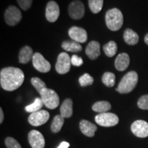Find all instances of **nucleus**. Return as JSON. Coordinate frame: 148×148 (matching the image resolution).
I'll list each match as a JSON object with an SVG mask.
<instances>
[{"mask_svg":"<svg viewBox=\"0 0 148 148\" xmlns=\"http://www.w3.org/2000/svg\"><path fill=\"white\" fill-rule=\"evenodd\" d=\"M95 121L98 125L103 127H112L118 124L119 117L112 112L99 113L95 116Z\"/></svg>","mask_w":148,"mask_h":148,"instance_id":"nucleus-5","label":"nucleus"},{"mask_svg":"<svg viewBox=\"0 0 148 148\" xmlns=\"http://www.w3.org/2000/svg\"><path fill=\"white\" fill-rule=\"evenodd\" d=\"M59 15H60V8L58 3L54 1H49L45 9V17L47 21L53 23L58 20Z\"/></svg>","mask_w":148,"mask_h":148,"instance_id":"nucleus-12","label":"nucleus"},{"mask_svg":"<svg viewBox=\"0 0 148 148\" xmlns=\"http://www.w3.org/2000/svg\"><path fill=\"white\" fill-rule=\"evenodd\" d=\"M111 108V105L108 101H97L92 106V110L99 113H104L108 112Z\"/></svg>","mask_w":148,"mask_h":148,"instance_id":"nucleus-22","label":"nucleus"},{"mask_svg":"<svg viewBox=\"0 0 148 148\" xmlns=\"http://www.w3.org/2000/svg\"><path fill=\"white\" fill-rule=\"evenodd\" d=\"M62 47L65 51L70 52H79L82 49L80 44L74 40H64L62 42Z\"/></svg>","mask_w":148,"mask_h":148,"instance_id":"nucleus-21","label":"nucleus"},{"mask_svg":"<svg viewBox=\"0 0 148 148\" xmlns=\"http://www.w3.org/2000/svg\"><path fill=\"white\" fill-rule=\"evenodd\" d=\"M138 108L143 110H148V95L141 96L138 100Z\"/></svg>","mask_w":148,"mask_h":148,"instance_id":"nucleus-31","label":"nucleus"},{"mask_svg":"<svg viewBox=\"0 0 148 148\" xmlns=\"http://www.w3.org/2000/svg\"><path fill=\"white\" fill-rule=\"evenodd\" d=\"M86 54L90 60H95L100 55V44L95 40H92L86 48Z\"/></svg>","mask_w":148,"mask_h":148,"instance_id":"nucleus-15","label":"nucleus"},{"mask_svg":"<svg viewBox=\"0 0 148 148\" xmlns=\"http://www.w3.org/2000/svg\"><path fill=\"white\" fill-rule=\"evenodd\" d=\"M32 64L37 71L41 73H47L50 71L51 64L44 58L41 53L36 52L32 58Z\"/></svg>","mask_w":148,"mask_h":148,"instance_id":"nucleus-9","label":"nucleus"},{"mask_svg":"<svg viewBox=\"0 0 148 148\" xmlns=\"http://www.w3.org/2000/svg\"><path fill=\"white\" fill-rule=\"evenodd\" d=\"M70 144L66 141H62L57 148H68L69 147Z\"/></svg>","mask_w":148,"mask_h":148,"instance_id":"nucleus-34","label":"nucleus"},{"mask_svg":"<svg viewBox=\"0 0 148 148\" xmlns=\"http://www.w3.org/2000/svg\"><path fill=\"white\" fill-rule=\"evenodd\" d=\"M28 141L32 148H44L45 145L43 135L36 130H32L29 132Z\"/></svg>","mask_w":148,"mask_h":148,"instance_id":"nucleus-13","label":"nucleus"},{"mask_svg":"<svg viewBox=\"0 0 148 148\" xmlns=\"http://www.w3.org/2000/svg\"><path fill=\"white\" fill-rule=\"evenodd\" d=\"M105 21L109 29L112 31H117L123 25V14L121 10L118 8L110 9L106 12Z\"/></svg>","mask_w":148,"mask_h":148,"instance_id":"nucleus-2","label":"nucleus"},{"mask_svg":"<svg viewBox=\"0 0 148 148\" xmlns=\"http://www.w3.org/2000/svg\"><path fill=\"white\" fill-rule=\"evenodd\" d=\"M101 81L105 86L108 87H112L115 84V75L111 72H106L103 73Z\"/></svg>","mask_w":148,"mask_h":148,"instance_id":"nucleus-26","label":"nucleus"},{"mask_svg":"<svg viewBox=\"0 0 148 148\" xmlns=\"http://www.w3.org/2000/svg\"><path fill=\"white\" fill-rule=\"evenodd\" d=\"M103 50L107 56L111 58V57L114 56L117 51V45L113 40H110L108 43L103 45Z\"/></svg>","mask_w":148,"mask_h":148,"instance_id":"nucleus-23","label":"nucleus"},{"mask_svg":"<svg viewBox=\"0 0 148 148\" xmlns=\"http://www.w3.org/2000/svg\"><path fill=\"white\" fill-rule=\"evenodd\" d=\"M103 0H88V6L94 14L99 12L102 9Z\"/></svg>","mask_w":148,"mask_h":148,"instance_id":"nucleus-27","label":"nucleus"},{"mask_svg":"<svg viewBox=\"0 0 148 148\" xmlns=\"http://www.w3.org/2000/svg\"><path fill=\"white\" fill-rule=\"evenodd\" d=\"M71 61L69 54L66 52H62L58 55L56 64V71L59 74H65L69 71Z\"/></svg>","mask_w":148,"mask_h":148,"instance_id":"nucleus-7","label":"nucleus"},{"mask_svg":"<svg viewBox=\"0 0 148 148\" xmlns=\"http://www.w3.org/2000/svg\"><path fill=\"white\" fill-rule=\"evenodd\" d=\"M131 131L137 137H147L148 123L143 120H136L131 125Z\"/></svg>","mask_w":148,"mask_h":148,"instance_id":"nucleus-11","label":"nucleus"},{"mask_svg":"<svg viewBox=\"0 0 148 148\" xmlns=\"http://www.w3.org/2000/svg\"><path fill=\"white\" fill-rule=\"evenodd\" d=\"M64 117L61 114L56 115L53 118L51 125V130L53 133H58L60 132L62 125L64 124Z\"/></svg>","mask_w":148,"mask_h":148,"instance_id":"nucleus-24","label":"nucleus"},{"mask_svg":"<svg viewBox=\"0 0 148 148\" xmlns=\"http://www.w3.org/2000/svg\"><path fill=\"white\" fill-rule=\"evenodd\" d=\"M144 40H145V42L148 45V33L145 35V38H144Z\"/></svg>","mask_w":148,"mask_h":148,"instance_id":"nucleus-36","label":"nucleus"},{"mask_svg":"<svg viewBox=\"0 0 148 148\" xmlns=\"http://www.w3.org/2000/svg\"><path fill=\"white\" fill-rule=\"evenodd\" d=\"M18 4L23 10H27L30 8L32 3V0H16Z\"/></svg>","mask_w":148,"mask_h":148,"instance_id":"nucleus-32","label":"nucleus"},{"mask_svg":"<svg viewBox=\"0 0 148 148\" xmlns=\"http://www.w3.org/2000/svg\"><path fill=\"white\" fill-rule=\"evenodd\" d=\"M68 12L71 18L75 20L80 19L83 17L85 12L84 3L79 0L72 1L69 5Z\"/></svg>","mask_w":148,"mask_h":148,"instance_id":"nucleus-10","label":"nucleus"},{"mask_svg":"<svg viewBox=\"0 0 148 148\" xmlns=\"http://www.w3.org/2000/svg\"><path fill=\"white\" fill-rule=\"evenodd\" d=\"M25 75L21 69L13 66L3 68L0 71V84L3 89L13 91L23 83Z\"/></svg>","mask_w":148,"mask_h":148,"instance_id":"nucleus-1","label":"nucleus"},{"mask_svg":"<svg viewBox=\"0 0 148 148\" xmlns=\"http://www.w3.org/2000/svg\"><path fill=\"white\" fill-rule=\"evenodd\" d=\"M94 82V79L92 76H90L88 73L83 74L82 76L79 77V83L81 86H90Z\"/></svg>","mask_w":148,"mask_h":148,"instance_id":"nucleus-29","label":"nucleus"},{"mask_svg":"<svg viewBox=\"0 0 148 148\" xmlns=\"http://www.w3.org/2000/svg\"><path fill=\"white\" fill-rule=\"evenodd\" d=\"M34 52L29 46L25 45L21 49L18 53V61L21 64H27L30 60H32Z\"/></svg>","mask_w":148,"mask_h":148,"instance_id":"nucleus-18","label":"nucleus"},{"mask_svg":"<svg viewBox=\"0 0 148 148\" xmlns=\"http://www.w3.org/2000/svg\"><path fill=\"white\" fill-rule=\"evenodd\" d=\"M3 118H4V115H3V112L2 108H0V123H2L3 121Z\"/></svg>","mask_w":148,"mask_h":148,"instance_id":"nucleus-35","label":"nucleus"},{"mask_svg":"<svg viewBox=\"0 0 148 148\" xmlns=\"http://www.w3.org/2000/svg\"><path fill=\"white\" fill-rule=\"evenodd\" d=\"M137 82V73L134 71H130L122 77L121 80L118 85V87L116 88V90L121 94L128 93L136 87Z\"/></svg>","mask_w":148,"mask_h":148,"instance_id":"nucleus-3","label":"nucleus"},{"mask_svg":"<svg viewBox=\"0 0 148 148\" xmlns=\"http://www.w3.org/2000/svg\"><path fill=\"white\" fill-rule=\"evenodd\" d=\"M71 61V64H73V66H82L83 64L82 58L77 55L72 56Z\"/></svg>","mask_w":148,"mask_h":148,"instance_id":"nucleus-33","label":"nucleus"},{"mask_svg":"<svg viewBox=\"0 0 148 148\" xmlns=\"http://www.w3.org/2000/svg\"><path fill=\"white\" fill-rule=\"evenodd\" d=\"M31 83H32L33 86L36 88V90L39 92V93H40L45 88H47L45 83L44 82L42 79L38 78V77H32V78L31 79Z\"/></svg>","mask_w":148,"mask_h":148,"instance_id":"nucleus-28","label":"nucleus"},{"mask_svg":"<svg viewBox=\"0 0 148 148\" xmlns=\"http://www.w3.org/2000/svg\"><path fill=\"white\" fill-rule=\"evenodd\" d=\"M5 144L7 148H21L18 142L14 138L7 137L5 140Z\"/></svg>","mask_w":148,"mask_h":148,"instance_id":"nucleus-30","label":"nucleus"},{"mask_svg":"<svg viewBox=\"0 0 148 148\" xmlns=\"http://www.w3.org/2000/svg\"><path fill=\"white\" fill-rule=\"evenodd\" d=\"M60 114L64 118H69L73 114V101L71 99H66L60 106Z\"/></svg>","mask_w":148,"mask_h":148,"instance_id":"nucleus-19","label":"nucleus"},{"mask_svg":"<svg viewBox=\"0 0 148 148\" xmlns=\"http://www.w3.org/2000/svg\"><path fill=\"white\" fill-rule=\"evenodd\" d=\"M123 39L127 45H134L137 44L139 40V37L137 33L131 29H126L123 33Z\"/></svg>","mask_w":148,"mask_h":148,"instance_id":"nucleus-20","label":"nucleus"},{"mask_svg":"<svg viewBox=\"0 0 148 148\" xmlns=\"http://www.w3.org/2000/svg\"><path fill=\"white\" fill-rule=\"evenodd\" d=\"M79 129L83 134L88 137H92L95 135V133L97 130V127L94 123L83 119L79 122Z\"/></svg>","mask_w":148,"mask_h":148,"instance_id":"nucleus-16","label":"nucleus"},{"mask_svg":"<svg viewBox=\"0 0 148 148\" xmlns=\"http://www.w3.org/2000/svg\"><path fill=\"white\" fill-rule=\"evenodd\" d=\"M43 104L49 109H55L60 103L59 96L55 90L46 88L40 93Z\"/></svg>","mask_w":148,"mask_h":148,"instance_id":"nucleus-4","label":"nucleus"},{"mask_svg":"<svg viewBox=\"0 0 148 148\" xmlns=\"http://www.w3.org/2000/svg\"><path fill=\"white\" fill-rule=\"evenodd\" d=\"M68 33L72 40L79 43H83L87 40V33L82 27L73 26L69 29Z\"/></svg>","mask_w":148,"mask_h":148,"instance_id":"nucleus-14","label":"nucleus"},{"mask_svg":"<svg viewBox=\"0 0 148 148\" xmlns=\"http://www.w3.org/2000/svg\"><path fill=\"white\" fill-rule=\"evenodd\" d=\"M42 106H43V102H42L41 98L36 97L34 102L25 107V110L27 112L33 113V112L40 110Z\"/></svg>","mask_w":148,"mask_h":148,"instance_id":"nucleus-25","label":"nucleus"},{"mask_svg":"<svg viewBox=\"0 0 148 148\" xmlns=\"http://www.w3.org/2000/svg\"><path fill=\"white\" fill-rule=\"evenodd\" d=\"M130 64V57L126 53H121L117 56L114 61V66L118 71H123L128 67Z\"/></svg>","mask_w":148,"mask_h":148,"instance_id":"nucleus-17","label":"nucleus"},{"mask_svg":"<svg viewBox=\"0 0 148 148\" xmlns=\"http://www.w3.org/2000/svg\"><path fill=\"white\" fill-rule=\"evenodd\" d=\"M49 119V112L45 110H40L31 113L28 117V122L33 126H40L45 124Z\"/></svg>","mask_w":148,"mask_h":148,"instance_id":"nucleus-8","label":"nucleus"},{"mask_svg":"<svg viewBox=\"0 0 148 148\" xmlns=\"http://www.w3.org/2000/svg\"><path fill=\"white\" fill-rule=\"evenodd\" d=\"M5 23L10 26H14L21 21L22 14L21 10L14 5H10L4 12Z\"/></svg>","mask_w":148,"mask_h":148,"instance_id":"nucleus-6","label":"nucleus"}]
</instances>
